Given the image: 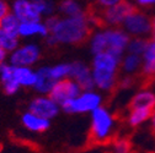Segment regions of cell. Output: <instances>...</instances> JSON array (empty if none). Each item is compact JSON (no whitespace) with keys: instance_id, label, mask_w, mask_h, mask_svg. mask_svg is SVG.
<instances>
[{"instance_id":"44dd1931","label":"cell","mask_w":155,"mask_h":153,"mask_svg":"<svg viewBox=\"0 0 155 153\" xmlns=\"http://www.w3.org/2000/svg\"><path fill=\"white\" fill-rule=\"evenodd\" d=\"M142 69V55L126 53L121 58V71L124 75H135Z\"/></svg>"},{"instance_id":"4dcf8cb0","label":"cell","mask_w":155,"mask_h":153,"mask_svg":"<svg viewBox=\"0 0 155 153\" xmlns=\"http://www.w3.org/2000/svg\"><path fill=\"white\" fill-rule=\"evenodd\" d=\"M121 2L122 0H96V6H97V9H105V8L118 4Z\"/></svg>"},{"instance_id":"1f68e13d","label":"cell","mask_w":155,"mask_h":153,"mask_svg":"<svg viewBox=\"0 0 155 153\" xmlns=\"http://www.w3.org/2000/svg\"><path fill=\"white\" fill-rule=\"evenodd\" d=\"M10 11V3L8 0H0V20Z\"/></svg>"},{"instance_id":"f1b7e54d","label":"cell","mask_w":155,"mask_h":153,"mask_svg":"<svg viewBox=\"0 0 155 153\" xmlns=\"http://www.w3.org/2000/svg\"><path fill=\"white\" fill-rule=\"evenodd\" d=\"M134 85V77H133V75H124L123 77H121L118 80V87L120 88H132Z\"/></svg>"},{"instance_id":"7c38bea8","label":"cell","mask_w":155,"mask_h":153,"mask_svg":"<svg viewBox=\"0 0 155 153\" xmlns=\"http://www.w3.org/2000/svg\"><path fill=\"white\" fill-rule=\"evenodd\" d=\"M10 11L20 20V22L43 18L32 0H12L10 3Z\"/></svg>"},{"instance_id":"83f0119b","label":"cell","mask_w":155,"mask_h":153,"mask_svg":"<svg viewBox=\"0 0 155 153\" xmlns=\"http://www.w3.org/2000/svg\"><path fill=\"white\" fill-rule=\"evenodd\" d=\"M111 142H112V146H113V151L118 152V153L129 152L130 148H132V145H130L129 140L126 139V137H114Z\"/></svg>"},{"instance_id":"d4e9b609","label":"cell","mask_w":155,"mask_h":153,"mask_svg":"<svg viewBox=\"0 0 155 153\" xmlns=\"http://www.w3.org/2000/svg\"><path fill=\"white\" fill-rule=\"evenodd\" d=\"M70 69H71V64L70 63H59L55 65H51L49 66V72L53 76V79L55 81H59L63 79H67L70 76Z\"/></svg>"},{"instance_id":"e575fe53","label":"cell","mask_w":155,"mask_h":153,"mask_svg":"<svg viewBox=\"0 0 155 153\" xmlns=\"http://www.w3.org/2000/svg\"><path fill=\"white\" fill-rule=\"evenodd\" d=\"M150 39L155 41V15L151 17V32H150Z\"/></svg>"},{"instance_id":"9c48e42d","label":"cell","mask_w":155,"mask_h":153,"mask_svg":"<svg viewBox=\"0 0 155 153\" xmlns=\"http://www.w3.org/2000/svg\"><path fill=\"white\" fill-rule=\"evenodd\" d=\"M28 110L36 113L37 115L47 118L49 120L54 119L61 109V105L58 104L49 94H38L35 98H32L27 107Z\"/></svg>"},{"instance_id":"5b68a950","label":"cell","mask_w":155,"mask_h":153,"mask_svg":"<svg viewBox=\"0 0 155 153\" xmlns=\"http://www.w3.org/2000/svg\"><path fill=\"white\" fill-rule=\"evenodd\" d=\"M104 104V94L99 89H83L75 98L67 101L61 109L67 114H90Z\"/></svg>"},{"instance_id":"e0dca14e","label":"cell","mask_w":155,"mask_h":153,"mask_svg":"<svg viewBox=\"0 0 155 153\" xmlns=\"http://www.w3.org/2000/svg\"><path fill=\"white\" fill-rule=\"evenodd\" d=\"M37 77L36 83L33 86V89L37 92V94H49L54 85L58 82L53 79V76L49 72V66H40L36 70Z\"/></svg>"},{"instance_id":"6da1fadb","label":"cell","mask_w":155,"mask_h":153,"mask_svg":"<svg viewBox=\"0 0 155 153\" xmlns=\"http://www.w3.org/2000/svg\"><path fill=\"white\" fill-rule=\"evenodd\" d=\"M45 22L49 30L48 36L45 38L49 47L81 44L89 39L92 28L99 26L94 14L87 11L74 16L54 14L46 17Z\"/></svg>"},{"instance_id":"5bb4252c","label":"cell","mask_w":155,"mask_h":153,"mask_svg":"<svg viewBox=\"0 0 155 153\" xmlns=\"http://www.w3.org/2000/svg\"><path fill=\"white\" fill-rule=\"evenodd\" d=\"M0 85L5 94L14 95L21 89L14 76V66L10 63L0 64Z\"/></svg>"},{"instance_id":"ffe728a7","label":"cell","mask_w":155,"mask_h":153,"mask_svg":"<svg viewBox=\"0 0 155 153\" xmlns=\"http://www.w3.org/2000/svg\"><path fill=\"white\" fill-rule=\"evenodd\" d=\"M153 113V109L147 108H128L126 120L128 126L130 127H139L144 123L149 121L150 115Z\"/></svg>"},{"instance_id":"d6a6232c","label":"cell","mask_w":155,"mask_h":153,"mask_svg":"<svg viewBox=\"0 0 155 153\" xmlns=\"http://www.w3.org/2000/svg\"><path fill=\"white\" fill-rule=\"evenodd\" d=\"M9 58V53L6 50H4L3 48H0V64H3L8 60Z\"/></svg>"},{"instance_id":"4316f807","label":"cell","mask_w":155,"mask_h":153,"mask_svg":"<svg viewBox=\"0 0 155 153\" xmlns=\"http://www.w3.org/2000/svg\"><path fill=\"white\" fill-rule=\"evenodd\" d=\"M32 3L40 11L42 17H48L57 14V5L52 0H32Z\"/></svg>"},{"instance_id":"7402d4cb","label":"cell","mask_w":155,"mask_h":153,"mask_svg":"<svg viewBox=\"0 0 155 153\" xmlns=\"http://www.w3.org/2000/svg\"><path fill=\"white\" fill-rule=\"evenodd\" d=\"M83 5L78 0H62L57 5V12L62 16H74L84 12Z\"/></svg>"},{"instance_id":"ac0fdd59","label":"cell","mask_w":155,"mask_h":153,"mask_svg":"<svg viewBox=\"0 0 155 153\" xmlns=\"http://www.w3.org/2000/svg\"><path fill=\"white\" fill-rule=\"evenodd\" d=\"M140 72L147 79H155V41L149 39L144 53L142 54Z\"/></svg>"},{"instance_id":"f546056e","label":"cell","mask_w":155,"mask_h":153,"mask_svg":"<svg viewBox=\"0 0 155 153\" xmlns=\"http://www.w3.org/2000/svg\"><path fill=\"white\" fill-rule=\"evenodd\" d=\"M137 9H150L155 6V0H130Z\"/></svg>"},{"instance_id":"8992f818","label":"cell","mask_w":155,"mask_h":153,"mask_svg":"<svg viewBox=\"0 0 155 153\" xmlns=\"http://www.w3.org/2000/svg\"><path fill=\"white\" fill-rule=\"evenodd\" d=\"M135 9L130 0H122L121 3L105 8L99 9L94 14L97 20L99 26H111V27H121L126 17Z\"/></svg>"},{"instance_id":"d6986e66","label":"cell","mask_w":155,"mask_h":153,"mask_svg":"<svg viewBox=\"0 0 155 153\" xmlns=\"http://www.w3.org/2000/svg\"><path fill=\"white\" fill-rule=\"evenodd\" d=\"M14 66V76L21 88H33L37 73L33 66Z\"/></svg>"},{"instance_id":"52a82bcc","label":"cell","mask_w":155,"mask_h":153,"mask_svg":"<svg viewBox=\"0 0 155 153\" xmlns=\"http://www.w3.org/2000/svg\"><path fill=\"white\" fill-rule=\"evenodd\" d=\"M129 37L149 38L151 32V17L142 9L135 8L123 21L121 26Z\"/></svg>"},{"instance_id":"8fae6325","label":"cell","mask_w":155,"mask_h":153,"mask_svg":"<svg viewBox=\"0 0 155 153\" xmlns=\"http://www.w3.org/2000/svg\"><path fill=\"white\" fill-rule=\"evenodd\" d=\"M71 69H70V76L73 80H75L81 89H92L95 88L94 79H92V71L91 66L86 64L85 61L81 60H76L70 63Z\"/></svg>"},{"instance_id":"7a4b0ae2","label":"cell","mask_w":155,"mask_h":153,"mask_svg":"<svg viewBox=\"0 0 155 153\" xmlns=\"http://www.w3.org/2000/svg\"><path fill=\"white\" fill-rule=\"evenodd\" d=\"M91 71L95 88L102 93H110L118 87L121 58L108 52L92 54Z\"/></svg>"},{"instance_id":"2e32d148","label":"cell","mask_w":155,"mask_h":153,"mask_svg":"<svg viewBox=\"0 0 155 153\" xmlns=\"http://www.w3.org/2000/svg\"><path fill=\"white\" fill-rule=\"evenodd\" d=\"M128 108H147L155 109V91L150 87L139 88L129 101Z\"/></svg>"},{"instance_id":"277c9868","label":"cell","mask_w":155,"mask_h":153,"mask_svg":"<svg viewBox=\"0 0 155 153\" xmlns=\"http://www.w3.org/2000/svg\"><path fill=\"white\" fill-rule=\"evenodd\" d=\"M116 117L104 104L90 113V139L92 143L106 145L114 139Z\"/></svg>"},{"instance_id":"3957f363","label":"cell","mask_w":155,"mask_h":153,"mask_svg":"<svg viewBox=\"0 0 155 153\" xmlns=\"http://www.w3.org/2000/svg\"><path fill=\"white\" fill-rule=\"evenodd\" d=\"M129 36L122 27L100 26L91 32L89 37V48L91 54L108 52L114 55L122 56L127 53Z\"/></svg>"},{"instance_id":"4fadbf2b","label":"cell","mask_w":155,"mask_h":153,"mask_svg":"<svg viewBox=\"0 0 155 153\" xmlns=\"http://www.w3.org/2000/svg\"><path fill=\"white\" fill-rule=\"evenodd\" d=\"M21 124L27 131L33 132V133L46 132L51 127V120L49 119L37 115L36 113H33L28 109L21 115Z\"/></svg>"},{"instance_id":"cb8c5ba5","label":"cell","mask_w":155,"mask_h":153,"mask_svg":"<svg viewBox=\"0 0 155 153\" xmlns=\"http://www.w3.org/2000/svg\"><path fill=\"white\" fill-rule=\"evenodd\" d=\"M0 27L4 28L5 31L10 32V33H14V34H17L18 36V27H20V20L11 12L9 11L2 20H0ZM20 37V36H18Z\"/></svg>"},{"instance_id":"836d02e7","label":"cell","mask_w":155,"mask_h":153,"mask_svg":"<svg viewBox=\"0 0 155 153\" xmlns=\"http://www.w3.org/2000/svg\"><path fill=\"white\" fill-rule=\"evenodd\" d=\"M149 123H150V129L153 131V133L155 135V109L153 110L151 115H150V119H149Z\"/></svg>"},{"instance_id":"ba28073f","label":"cell","mask_w":155,"mask_h":153,"mask_svg":"<svg viewBox=\"0 0 155 153\" xmlns=\"http://www.w3.org/2000/svg\"><path fill=\"white\" fill-rule=\"evenodd\" d=\"M42 56V49L37 43L18 44L9 53V63L15 66H35Z\"/></svg>"},{"instance_id":"9a60e30c","label":"cell","mask_w":155,"mask_h":153,"mask_svg":"<svg viewBox=\"0 0 155 153\" xmlns=\"http://www.w3.org/2000/svg\"><path fill=\"white\" fill-rule=\"evenodd\" d=\"M49 33V30L45 21L42 20H31V21H22L18 27V36L20 38H33L41 37L46 38Z\"/></svg>"},{"instance_id":"484cf974","label":"cell","mask_w":155,"mask_h":153,"mask_svg":"<svg viewBox=\"0 0 155 153\" xmlns=\"http://www.w3.org/2000/svg\"><path fill=\"white\" fill-rule=\"evenodd\" d=\"M148 38H142V37H130L129 42H128V47H127V53H132V54H138L142 55L147 48L148 44Z\"/></svg>"},{"instance_id":"603a6c76","label":"cell","mask_w":155,"mask_h":153,"mask_svg":"<svg viewBox=\"0 0 155 153\" xmlns=\"http://www.w3.org/2000/svg\"><path fill=\"white\" fill-rule=\"evenodd\" d=\"M18 44H20V37L0 27V48L10 53L15 48H17Z\"/></svg>"},{"instance_id":"30bf717a","label":"cell","mask_w":155,"mask_h":153,"mask_svg":"<svg viewBox=\"0 0 155 153\" xmlns=\"http://www.w3.org/2000/svg\"><path fill=\"white\" fill-rule=\"evenodd\" d=\"M81 91H83L81 87L75 80H73L71 77H67V79L59 80L54 85L49 95L58 104L62 105L67 101L75 98Z\"/></svg>"}]
</instances>
